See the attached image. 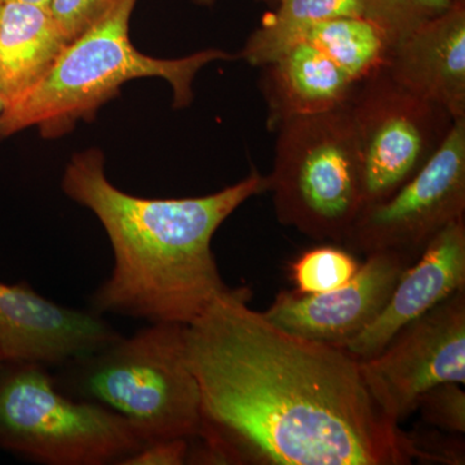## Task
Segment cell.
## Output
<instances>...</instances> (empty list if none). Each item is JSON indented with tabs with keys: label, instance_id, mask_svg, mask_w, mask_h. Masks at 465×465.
I'll use <instances>...</instances> for the list:
<instances>
[{
	"label": "cell",
	"instance_id": "6da1fadb",
	"mask_svg": "<svg viewBox=\"0 0 465 465\" xmlns=\"http://www.w3.org/2000/svg\"><path fill=\"white\" fill-rule=\"evenodd\" d=\"M231 289L186 324L201 428L186 464L406 465L405 430L344 348L287 331Z\"/></svg>",
	"mask_w": 465,
	"mask_h": 465
},
{
	"label": "cell",
	"instance_id": "7a4b0ae2",
	"mask_svg": "<svg viewBox=\"0 0 465 465\" xmlns=\"http://www.w3.org/2000/svg\"><path fill=\"white\" fill-rule=\"evenodd\" d=\"M63 191L96 215L112 244L114 265L92 298L94 313L189 324L231 290L217 268L213 235L244 202L268 192V179L252 170L203 197H134L109 182L103 153L90 149L67 164Z\"/></svg>",
	"mask_w": 465,
	"mask_h": 465
},
{
	"label": "cell",
	"instance_id": "3957f363",
	"mask_svg": "<svg viewBox=\"0 0 465 465\" xmlns=\"http://www.w3.org/2000/svg\"><path fill=\"white\" fill-rule=\"evenodd\" d=\"M136 3L115 0L94 25L67 43L47 74L0 112V139L29 127H38L45 139H57L76 122L94 118L133 79H164L173 87V108H188L194 99L193 82L202 67L238 58L216 48L182 58L142 54L130 38Z\"/></svg>",
	"mask_w": 465,
	"mask_h": 465
},
{
	"label": "cell",
	"instance_id": "277c9868",
	"mask_svg": "<svg viewBox=\"0 0 465 465\" xmlns=\"http://www.w3.org/2000/svg\"><path fill=\"white\" fill-rule=\"evenodd\" d=\"M186 324L150 323L63 366L61 391L99 403L155 440L198 436L201 396L185 351Z\"/></svg>",
	"mask_w": 465,
	"mask_h": 465
},
{
	"label": "cell",
	"instance_id": "5b68a950",
	"mask_svg": "<svg viewBox=\"0 0 465 465\" xmlns=\"http://www.w3.org/2000/svg\"><path fill=\"white\" fill-rule=\"evenodd\" d=\"M268 192L278 222L318 242L344 243L362 210V167L348 104L274 131Z\"/></svg>",
	"mask_w": 465,
	"mask_h": 465
},
{
	"label": "cell",
	"instance_id": "8992f818",
	"mask_svg": "<svg viewBox=\"0 0 465 465\" xmlns=\"http://www.w3.org/2000/svg\"><path fill=\"white\" fill-rule=\"evenodd\" d=\"M145 446L130 421L58 388L47 367H0V448L36 463L121 464Z\"/></svg>",
	"mask_w": 465,
	"mask_h": 465
},
{
	"label": "cell",
	"instance_id": "52a82bcc",
	"mask_svg": "<svg viewBox=\"0 0 465 465\" xmlns=\"http://www.w3.org/2000/svg\"><path fill=\"white\" fill-rule=\"evenodd\" d=\"M348 109L362 167V208L409 182L445 142L455 119L397 84L382 67L358 82Z\"/></svg>",
	"mask_w": 465,
	"mask_h": 465
},
{
	"label": "cell",
	"instance_id": "ba28073f",
	"mask_svg": "<svg viewBox=\"0 0 465 465\" xmlns=\"http://www.w3.org/2000/svg\"><path fill=\"white\" fill-rule=\"evenodd\" d=\"M465 217V116L440 149L393 194L358 213L344 244L358 252H393L414 262L446 226Z\"/></svg>",
	"mask_w": 465,
	"mask_h": 465
},
{
	"label": "cell",
	"instance_id": "9c48e42d",
	"mask_svg": "<svg viewBox=\"0 0 465 465\" xmlns=\"http://www.w3.org/2000/svg\"><path fill=\"white\" fill-rule=\"evenodd\" d=\"M372 399L393 423L418 409L425 391L465 384V290L407 324L381 353L360 361Z\"/></svg>",
	"mask_w": 465,
	"mask_h": 465
},
{
	"label": "cell",
	"instance_id": "30bf717a",
	"mask_svg": "<svg viewBox=\"0 0 465 465\" xmlns=\"http://www.w3.org/2000/svg\"><path fill=\"white\" fill-rule=\"evenodd\" d=\"M100 314L43 298L26 283H0V361L63 367L119 338Z\"/></svg>",
	"mask_w": 465,
	"mask_h": 465
},
{
	"label": "cell",
	"instance_id": "8fae6325",
	"mask_svg": "<svg viewBox=\"0 0 465 465\" xmlns=\"http://www.w3.org/2000/svg\"><path fill=\"white\" fill-rule=\"evenodd\" d=\"M410 264L397 253L372 252L338 289L322 293L281 291L262 313L287 331L342 347L379 316Z\"/></svg>",
	"mask_w": 465,
	"mask_h": 465
},
{
	"label": "cell",
	"instance_id": "7c38bea8",
	"mask_svg": "<svg viewBox=\"0 0 465 465\" xmlns=\"http://www.w3.org/2000/svg\"><path fill=\"white\" fill-rule=\"evenodd\" d=\"M460 290H465V217L427 244L401 274L379 316L341 348L358 361L375 357L403 327Z\"/></svg>",
	"mask_w": 465,
	"mask_h": 465
},
{
	"label": "cell",
	"instance_id": "4fadbf2b",
	"mask_svg": "<svg viewBox=\"0 0 465 465\" xmlns=\"http://www.w3.org/2000/svg\"><path fill=\"white\" fill-rule=\"evenodd\" d=\"M384 69L407 91L454 119L465 116V2L391 45Z\"/></svg>",
	"mask_w": 465,
	"mask_h": 465
},
{
	"label": "cell",
	"instance_id": "5bb4252c",
	"mask_svg": "<svg viewBox=\"0 0 465 465\" xmlns=\"http://www.w3.org/2000/svg\"><path fill=\"white\" fill-rule=\"evenodd\" d=\"M260 88L268 105L269 130L302 116L347 105L356 82L308 43H299L260 67Z\"/></svg>",
	"mask_w": 465,
	"mask_h": 465
},
{
	"label": "cell",
	"instance_id": "9a60e30c",
	"mask_svg": "<svg viewBox=\"0 0 465 465\" xmlns=\"http://www.w3.org/2000/svg\"><path fill=\"white\" fill-rule=\"evenodd\" d=\"M67 43L70 42L48 5L3 2L0 16V100L3 105L14 103L38 84Z\"/></svg>",
	"mask_w": 465,
	"mask_h": 465
},
{
	"label": "cell",
	"instance_id": "2e32d148",
	"mask_svg": "<svg viewBox=\"0 0 465 465\" xmlns=\"http://www.w3.org/2000/svg\"><path fill=\"white\" fill-rule=\"evenodd\" d=\"M264 17L238 58L262 67L299 45L317 24L331 18L363 16L362 0H280Z\"/></svg>",
	"mask_w": 465,
	"mask_h": 465
},
{
	"label": "cell",
	"instance_id": "e0dca14e",
	"mask_svg": "<svg viewBox=\"0 0 465 465\" xmlns=\"http://www.w3.org/2000/svg\"><path fill=\"white\" fill-rule=\"evenodd\" d=\"M300 43H308L329 57L356 84L385 66L391 47L381 27L365 16L322 21Z\"/></svg>",
	"mask_w": 465,
	"mask_h": 465
},
{
	"label": "cell",
	"instance_id": "ac0fdd59",
	"mask_svg": "<svg viewBox=\"0 0 465 465\" xmlns=\"http://www.w3.org/2000/svg\"><path fill=\"white\" fill-rule=\"evenodd\" d=\"M351 253L322 244L305 251L290 265L291 280L302 293H322L349 282L360 269Z\"/></svg>",
	"mask_w": 465,
	"mask_h": 465
},
{
	"label": "cell",
	"instance_id": "d6986e66",
	"mask_svg": "<svg viewBox=\"0 0 465 465\" xmlns=\"http://www.w3.org/2000/svg\"><path fill=\"white\" fill-rule=\"evenodd\" d=\"M455 0H362L363 16L381 27L391 45L448 11Z\"/></svg>",
	"mask_w": 465,
	"mask_h": 465
},
{
	"label": "cell",
	"instance_id": "ffe728a7",
	"mask_svg": "<svg viewBox=\"0 0 465 465\" xmlns=\"http://www.w3.org/2000/svg\"><path fill=\"white\" fill-rule=\"evenodd\" d=\"M459 382H443L425 391L416 411L430 427L449 433H465V391Z\"/></svg>",
	"mask_w": 465,
	"mask_h": 465
},
{
	"label": "cell",
	"instance_id": "44dd1931",
	"mask_svg": "<svg viewBox=\"0 0 465 465\" xmlns=\"http://www.w3.org/2000/svg\"><path fill=\"white\" fill-rule=\"evenodd\" d=\"M412 460L427 464L463 465L465 463L464 434L432 430L406 432Z\"/></svg>",
	"mask_w": 465,
	"mask_h": 465
},
{
	"label": "cell",
	"instance_id": "7402d4cb",
	"mask_svg": "<svg viewBox=\"0 0 465 465\" xmlns=\"http://www.w3.org/2000/svg\"><path fill=\"white\" fill-rule=\"evenodd\" d=\"M115 0H51V15L57 25L65 34L67 41H74L76 36L94 25Z\"/></svg>",
	"mask_w": 465,
	"mask_h": 465
},
{
	"label": "cell",
	"instance_id": "603a6c76",
	"mask_svg": "<svg viewBox=\"0 0 465 465\" xmlns=\"http://www.w3.org/2000/svg\"><path fill=\"white\" fill-rule=\"evenodd\" d=\"M189 440L173 439L155 440L125 458L121 465H183L189 454Z\"/></svg>",
	"mask_w": 465,
	"mask_h": 465
},
{
	"label": "cell",
	"instance_id": "cb8c5ba5",
	"mask_svg": "<svg viewBox=\"0 0 465 465\" xmlns=\"http://www.w3.org/2000/svg\"><path fill=\"white\" fill-rule=\"evenodd\" d=\"M2 2H23L32 3V5H48L51 0H2Z\"/></svg>",
	"mask_w": 465,
	"mask_h": 465
},
{
	"label": "cell",
	"instance_id": "d4e9b609",
	"mask_svg": "<svg viewBox=\"0 0 465 465\" xmlns=\"http://www.w3.org/2000/svg\"><path fill=\"white\" fill-rule=\"evenodd\" d=\"M192 2L200 5H213V3H216V0H192Z\"/></svg>",
	"mask_w": 465,
	"mask_h": 465
},
{
	"label": "cell",
	"instance_id": "484cf974",
	"mask_svg": "<svg viewBox=\"0 0 465 465\" xmlns=\"http://www.w3.org/2000/svg\"><path fill=\"white\" fill-rule=\"evenodd\" d=\"M256 2L265 3V5H271V7H274L280 0H256Z\"/></svg>",
	"mask_w": 465,
	"mask_h": 465
},
{
	"label": "cell",
	"instance_id": "4316f807",
	"mask_svg": "<svg viewBox=\"0 0 465 465\" xmlns=\"http://www.w3.org/2000/svg\"><path fill=\"white\" fill-rule=\"evenodd\" d=\"M2 7H3V2L0 0V16H2Z\"/></svg>",
	"mask_w": 465,
	"mask_h": 465
},
{
	"label": "cell",
	"instance_id": "83f0119b",
	"mask_svg": "<svg viewBox=\"0 0 465 465\" xmlns=\"http://www.w3.org/2000/svg\"><path fill=\"white\" fill-rule=\"evenodd\" d=\"M3 106H5V105H3L2 100H0V112H2Z\"/></svg>",
	"mask_w": 465,
	"mask_h": 465
},
{
	"label": "cell",
	"instance_id": "f1b7e54d",
	"mask_svg": "<svg viewBox=\"0 0 465 465\" xmlns=\"http://www.w3.org/2000/svg\"><path fill=\"white\" fill-rule=\"evenodd\" d=\"M2 365H3V362H2V361H0V367H2Z\"/></svg>",
	"mask_w": 465,
	"mask_h": 465
},
{
	"label": "cell",
	"instance_id": "f546056e",
	"mask_svg": "<svg viewBox=\"0 0 465 465\" xmlns=\"http://www.w3.org/2000/svg\"><path fill=\"white\" fill-rule=\"evenodd\" d=\"M458 2H465V0H458Z\"/></svg>",
	"mask_w": 465,
	"mask_h": 465
}]
</instances>
